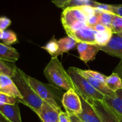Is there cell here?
I'll return each instance as SVG.
<instances>
[{
  "instance_id": "cell-1",
  "label": "cell",
  "mask_w": 122,
  "mask_h": 122,
  "mask_svg": "<svg viewBox=\"0 0 122 122\" xmlns=\"http://www.w3.org/2000/svg\"><path fill=\"white\" fill-rule=\"evenodd\" d=\"M11 79L22 96L23 99L20 102L37 114L41 108L44 101L31 86L27 79V75L15 66V73Z\"/></svg>"
},
{
  "instance_id": "cell-2",
  "label": "cell",
  "mask_w": 122,
  "mask_h": 122,
  "mask_svg": "<svg viewBox=\"0 0 122 122\" xmlns=\"http://www.w3.org/2000/svg\"><path fill=\"white\" fill-rule=\"evenodd\" d=\"M44 73L50 84L56 88L66 91L70 89H75L67 71L64 69L58 57H51L44 69Z\"/></svg>"
},
{
  "instance_id": "cell-3",
  "label": "cell",
  "mask_w": 122,
  "mask_h": 122,
  "mask_svg": "<svg viewBox=\"0 0 122 122\" xmlns=\"http://www.w3.org/2000/svg\"><path fill=\"white\" fill-rule=\"evenodd\" d=\"M67 71L72 81L75 91L79 96L89 103H91L93 101H103L104 95L95 89L86 79L76 70V67H69Z\"/></svg>"
},
{
  "instance_id": "cell-4",
  "label": "cell",
  "mask_w": 122,
  "mask_h": 122,
  "mask_svg": "<svg viewBox=\"0 0 122 122\" xmlns=\"http://www.w3.org/2000/svg\"><path fill=\"white\" fill-rule=\"evenodd\" d=\"M88 17L81 6L69 7L63 10L61 21L66 33L87 26Z\"/></svg>"
},
{
  "instance_id": "cell-5",
  "label": "cell",
  "mask_w": 122,
  "mask_h": 122,
  "mask_svg": "<svg viewBox=\"0 0 122 122\" xmlns=\"http://www.w3.org/2000/svg\"><path fill=\"white\" fill-rule=\"evenodd\" d=\"M27 79L35 91L43 101L48 103L59 112H61L62 110L58 103V101L60 100L58 94L59 89L51 85L40 82L29 76H27Z\"/></svg>"
},
{
  "instance_id": "cell-6",
  "label": "cell",
  "mask_w": 122,
  "mask_h": 122,
  "mask_svg": "<svg viewBox=\"0 0 122 122\" xmlns=\"http://www.w3.org/2000/svg\"><path fill=\"white\" fill-rule=\"evenodd\" d=\"M61 104L69 116H77L82 111L81 98L74 89H69L63 94Z\"/></svg>"
},
{
  "instance_id": "cell-7",
  "label": "cell",
  "mask_w": 122,
  "mask_h": 122,
  "mask_svg": "<svg viewBox=\"0 0 122 122\" xmlns=\"http://www.w3.org/2000/svg\"><path fill=\"white\" fill-rule=\"evenodd\" d=\"M95 33V31L87 26L75 31L69 32L67 34L69 36L75 39L77 43H85L91 45H97Z\"/></svg>"
},
{
  "instance_id": "cell-8",
  "label": "cell",
  "mask_w": 122,
  "mask_h": 122,
  "mask_svg": "<svg viewBox=\"0 0 122 122\" xmlns=\"http://www.w3.org/2000/svg\"><path fill=\"white\" fill-rule=\"evenodd\" d=\"M97 46L100 51L122 60V37L117 33H113L110 42L106 46Z\"/></svg>"
},
{
  "instance_id": "cell-9",
  "label": "cell",
  "mask_w": 122,
  "mask_h": 122,
  "mask_svg": "<svg viewBox=\"0 0 122 122\" xmlns=\"http://www.w3.org/2000/svg\"><path fill=\"white\" fill-rule=\"evenodd\" d=\"M0 92L15 98L19 102L23 98L12 79L5 75H0Z\"/></svg>"
},
{
  "instance_id": "cell-10",
  "label": "cell",
  "mask_w": 122,
  "mask_h": 122,
  "mask_svg": "<svg viewBox=\"0 0 122 122\" xmlns=\"http://www.w3.org/2000/svg\"><path fill=\"white\" fill-rule=\"evenodd\" d=\"M79 97L82 102V111L77 116L84 122H102L92 105L81 96Z\"/></svg>"
},
{
  "instance_id": "cell-11",
  "label": "cell",
  "mask_w": 122,
  "mask_h": 122,
  "mask_svg": "<svg viewBox=\"0 0 122 122\" xmlns=\"http://www.w3.org/2000/svg\"><path fill=\"white\" fill-rule=\"evenodd\" d=\"M92 105L98 113L102 122H119L115 113L112 108L102 101H93Z\"/></svg>"
},
{
  "instance_id": "cell-12",
  "label": "cell",
  "mask_w": 122,
  "mask_h": 122,
  "mask_svg": "<svg viewBox=\"0 0 122 122\" xmlns=\"http://www.w3.org/2000/svg\"><path fill=\"white\" fill-rule=\"evenodd\" d=\"M77 50L79 54V58L86 63L94 60L97 54L100 51L97 45L85 43H78Z\"/></svg>"
},
{
  "instance_id": "cell-13",
  "label": "cell",
  "mask_w": 122,
  "mask_h": 122,
  "mask_svg": "<svg viewBox=\"0 0 122 122\" xmlns=\"http://www.w3.org/2000/svg\"><path fill=\"white\" fill-rule=\"evenodd\" d=\"M60 112L44 101L41 108L36 114L42 122H60Z\"/></svg>"
},
{
  "instance_id": "cell-14",
  "label": "cell",
  "mask_w": 122,
  "mask_h": 122,
  "mask_svg": "<svg viewBox=\"0 0 122 122\" xmlns=\"http://www.w3.org/2000/svg\"><path fill=\"white\" fill-rule=\"evenodd\" d=\"M0 112L10 122H22L17 104H6L0 103Z\"/></svg>"
},
{
  "instance_id": "cell-15",
  "label": "cell",
  "mask_w": 122,
  "mask_h": 122,
  "mask_svg": "<svg viewBox=\"0 0 122 122\" xmlns=\"http://www.w3.org/2000/svg\"><path fill=\"white\" fill-rule=\"evenodd\" d=\"M76 70L85 77L87 79V81L89 82V83L94 87L95 89L98 91L100 92H101L102 95L105 96H109V95H112L114 92L112 91L109 88L107 87L106 85V82H103V81H101V80L97 79L94 77H92L90 75H88L84 71V70H82V69H78L76 68Z\"/></svg>"
},
{
  "instance_id": "cell-16",
  "label": "cell",
  "mask_w": 122,
  "mask_h": 122,
  "mask_svg": "<svg viewBox=\"0 0 122 122\" xmlns=\"http://www.w3.org/2000/svg\"><path fill=\"white\" fill-rule=\"evenodd\" d=\"M103 101L108 107L122 116V89L109 96H105Z\"/></svg>"
},
{
  "instance_id": "cell-17",
  "label": "cell",
  "mask_w": 122,
  "mask_h": 122,
  "mask_svg": "<svg viewBox=\"0 0 122 122\" xmlns=\"http://www.w3.org/2000/svg\"><path fill=\"white\" fill-rule=\"evenodd\" d=\"M19 58V54L15 48L0 43V60L14 63Z\"/></svg>"
},
{
  "instance_id": "cell-18",
  "label": "cell",
  "mask_w": 122,
  "mask_h": 122,
  "mask_svg": "<svg viewBox=\"0 0 122 122\" xmlns=\"http://www.w3.org/2000/svg\"><path fill=\"white\" fill-rule=\"evenodd\" d=\"M77 44L78 43L75 39L69 36L59 39L58 41V51L56 55L52 57H57L60 55L63 54V53L68 52L70 50L73 49Z\"/></svg>"
},
{
  "instance_id": "cell-19",
  "label": "cell",
  "mask_w": 122,
  "mask_h": 122,
  "mask_svg": "<svg viewBox=\"0 0 122 122\" xmlns=\"http://www.w3.org/2000/svg\"><path fill=\"white\" fill-rule=\"evenodd\" d=\"M95 13L98 17V24H101L111 29L114 14L110 12L100 10L96 8H95Z\"/></svg>"
},
{
  "instance_id": "cell-20",
  "label": "cell",
  "mask_w": 122,
  "mask_h": 122,
  "mask_svg": "<svg viewBox=\"0 0 122 122\" xmlns=\"http://www.w3.org/2000/svg\"><path fill=\"white\" fill-rule=\"evenodd\" d=\"M113 33L111 29L102 32H96L95 39H96L97 45L106 46L110 42L112 36H113Z\"/></svg>"
},
{
  "instance_id": "cell-21",
  "label": "cell",
  "mask_w": 122,
  "mask_h": 122,
  "mask_svg": "<svg viewBox=\"0 0 122 122\" xmlns=\"http://www.w3.org/2000/svg\"><path fill=\"white\" fill-rule=\"evenodd\" d=\"M2 42L6 45H10L14 44L18 42L16 34L11 30H4L2 33L1 38Z\"/></svg>"
},
{
  "instance_id": "cell-22",
  "label": "cell",
  "mask_w": 122,
  "mask_h": 122,
  "mask_svg": "<svg viewBox=\"0 0 122 122\" xmlns=\"http://www.w3.org/2000/svg\"><path fill=\"white\" fill-rule=\"evenodd\" d=\"M42 48L46 50L52 57H54L58 51V41H57L54 38H53L45 46H42Z\"/></svg>"
},
{
  "instance_id": "cell-23",
  "label": "cell",
  "mask_w": 122,
  "mask_h": 122,
  "mask_svg": "<svg viewBox=\"0 0 122 122\" xmlns=\"http://www.w3.org/2000/svg\"><path fill=\"white\" fill-rule=\"evenodd\" d=\"M15 73V66L11 67L4 61L0 60V75H5L11 78Z\"/></svg>"
},
{
  "instance_id": "cell-24",
  "label": "cell",
  "mask_w": 122,
  "mask_h": 122,
  "mask_svg": "<svg viewBox=\"0 0 122 122\" xmlns=\"http://www.w3.org/2000/svg\"><path fill=\"white\" fill-rule=\"evenodd\" d=\"M113 33H119L122 32V17L114 14L111 26Z\"/></svg>"
},
{
  "instance_id": "cell-25",
  "label": "cell",
  "mask_w": 122,
  "mask_h": 122,
  "mask_svg": "<svg viewBox=\"0 0 122 122\" xmlns=\"http://www.w3.org/2000/svg\"><path fill=\"white\" fill-rule=\"evenodd\" d=\"M75 0H51V2L54 4L58 8H65L69 7H73Z\"/></svg>"
},
{
  "instance_id": "cell-26",
  "label": "cell",
  "mask_w": 122,
  "mask_h": 122,
  "mask_svg": "<svg viewBox=\"0 0 122 122\" xmlns=\"http://www.w3.org/2000/svg\"><path fill=\"white\" fill-rule=\"evenodd\" d=\"M17 101V100L15 98L0 92V103L6 104H15Z\"/></svg>"
},
{
  "instance_id": "cell-27",
  "label": "cell",
  "mask_w": 122,
  "mask_h": 122,
  "mask_svg": "<svg viewBox=\"0 0 122 122\" xmlns=\"http://www.w3.org/2000/svg\"><path fill=\"white\" fill-rule=\"evenodd\" d=\"M85 72L88 75H90L92 77H94L95 79H97L101 80V81H103V82H106V79L107 78V76H106V75H103V74L101 73L100 72H98V71H94V70H85Z\"/></svg>"
},
{
  "instance_id": "cell-28",
  "label": "cell",
  "mask_w": 122,
  "mask_h": 122,
  "mask_svg": "<svg viewBox=\"0 0 122 122\" xmlns=\"http://www.w3.org/2000/svg\"><path fill=\"white\" fill-rule=\"evenodd\" d=\"M109 12L122 17V4L110 5Z\"/></svg>"
},
{
  "instance_id": "cell-29",
  "label": "cell",
  "mask_w": 122,
  "mask_h": 122,
  "mask_svg": "<svg viewBox=\"0 0 122 122\" xmlns=\"http://www.w3.org/2000/svg\"><path fill=\"white\" fill-rule=\"evenodd\" d=\"M11 20L7 17H0V30H5L6 29L10 26Z\"/></svg>"
},
{
  "instance_id": "cell-30",
  "label": "cell",
  "mask_w": 122,
  "mask_h": 122,
  "mask_svg": "<svg viewBox=\"0 0 122 122\" xmlns=\"http://www.w3.org/2000/svg\"><path fill=\"white\" fill-rule=\"evenodd\" d=\"M86 24L87 26H89V27H92V26L98 24V17L96 13L88 18V20H87Z\"/></svg>"
},
{
  "instance_id": "cell-31",
  "label": "cell",
  "mask_w": 122,
  "mask_h": 122,
  "mask_svg": "<svg viewBox=\"0 0 122 122\" xmlns=\"http://www.w3.org/2000/svg\"><path fill=\"white\" fill-rule=\"evenodd\" d=\"M90 27L94 31H95V32H105V31H107V30H108L111 29L108 28V27H107V26H104V25H101V24H97V25Z\"/></svg>"
},
{
  "instance_id": "cell-32",
  "label": "cell",
  "mask_w": 122,
  "mask_h": 122,
  "mask_svg": "<svg viewBox=\"0 0 122 122\" xmlns=\"http://www.w3.org/2000/svg\"><path fill=\"white\" fill-rule=\"evenodd\" d=\"M59 120L60 122H71L69 114L66 112L63 111H61L59 114Z\"/></svg>"
},
{
  "instance_id": "cell-33",
  "label": "cell",
  "mask_w": 122,
  "mask_h": 122,
  "mask_svg": "<svg viewBox=\"0 0 122 122\" xmlns=\"http://www.w3.org/2000/svg\"><path fill=\"white\" fill-rule=\"evenodd\" d=\"M69 116H70V121H71V122H84L82 121V120L76 115Z\"/></svg>"
},
{
  "instance_id": "cell-34",
  "label": "cell",
  "mask_w": 122,
  "mask_h": 122,
  "mask_svg": "<svg viewBox=\"0 0 122 122\" xmlns=\"http://www.w3.org/2000/svg\"><path fill=\"white\" fill-rule=\"evenodd\" d=\"M0 122H10L0 112Z\"/></svg>"
},
{
  "instance_id": "cell-35",
  "label": "cell",
  "mask_w": 122,
  "mask_h": 122,
  "mask_svg": "<svg viewBox=\"0 0 122 122\" xmlns=\"http://www.w3.org/2000/svg\"><path fill=\"white\" fill-rule=\"evenodd\" d=\"M112 110H113V109H112ZM113 112H114V113H115L116 116L117 118V119H118V120H119V122H122V116L120 115V114H119V113H117V112H116L115 111L113 110Z\"/></svg>"
},
{
  "instance_id": "cell-36",
  "label": "cell",
  "mask_w": 122,
  "mask_h": 122,
  "mask_svg": "<svg viewBox=\"0 0 122 122\" xmlns=\"http://www.w3.org/2000/svg\"><path fill=\"white\" fill-rule=\"evenodd\" d=\"M2 33H3V31L1 30H0V39H1V38H2Z\"/></svg>"
},
{
  "instance_id": "cell-37",
  "label": "cell",
  "mask_w": 122,
  "mask_h": 122,
  "mask_svg": "<svg viewBox=\"0 0 122 122\" xmlns=\"http://www.w3.org/2000/svg\"><path fill=\"white\" fill-rule=\"evenodd\" d=\"M118 34H119V35H120V36H121L122 37V32H120V33H118Z\"/></svg>"
}]
</instances>
